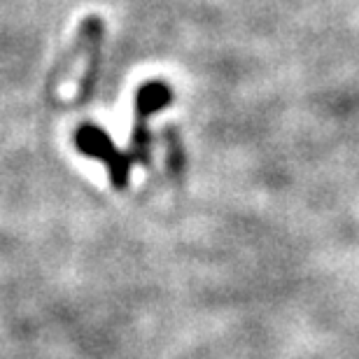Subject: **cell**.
I'll use <instances>...</instances> for the list:
<instances>
[{
	"mask_svg": "<svg viewBox=\"0 0 359 359\" xmlns=\"http://www.w3.org/2000/svg\"><path fill=\"white\" fill-rule=\"evenodd\" d=\"M77 147L82 149L87 156H96V159L105 161L107 168H110V177L117 187H124L128 180V168L133 163V156L128 154H119L114 145L107 138L105 131H100L96 126H82L75 135Z\"/></svg>",
	"mask_w": 359,
	"mask_h": 359,
	"instance_id": "obj_1",
	"label": "cell"
},
{
	"mask_svg": "<svg viewBox=\"0 0 359 359\" xmlns=\"http://www.w3.org/2000/svg\"><path fill=\"white\" fill-rule=\"evenodd\" d=\"M170 96L173 91L166 87L163 82H152L145 84L138 91V98H135V112H138V119H147L149 114L163 110L166 105H170Z\"/></svg>",
	"mask_w": 359,
	"mask_h": 359,
	"instance_id": "obj_2",
	"label": "cell"
}]
</instances>
